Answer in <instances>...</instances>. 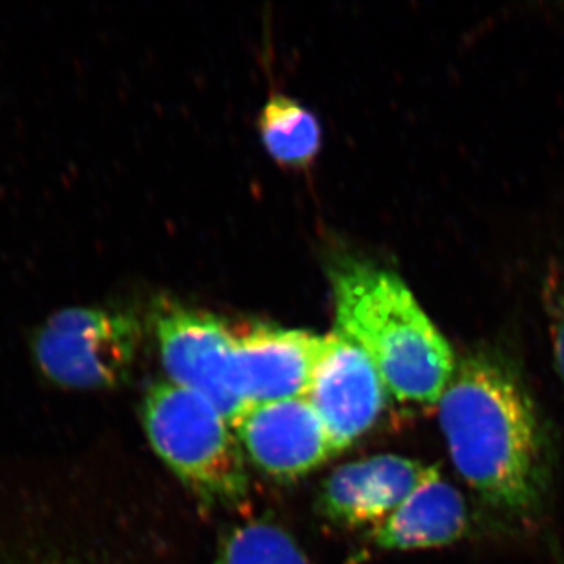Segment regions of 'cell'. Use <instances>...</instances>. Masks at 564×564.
Returning a JSON list of instances; mask_svg holds the SVG:
<instances>
[{
    "label": "cell",
    "instance_id": "1",
    "mask_svg": "<svg viewBox=\"0 0 564 564\" xmlns=\"http://www.w3.org/2000/svg\"><path fill=\"white\" fill-rule=\"evenodd\" d=\"M437 406L464 481L497 510H536L547 488V451L532 399L513 370L485 352L466 356Z\"/></svg>",
    "mask_w": 564,
    "mask_h": 564
},
{
    "label": "cell",
    "instance_id": "2",
    "mask_svg": "<svg viewBox=\"0 0 564 564\" xmlns=\"http://www.w3.org/2000/svg\"><path fill=\"white\" fill-rule=\"evenodd\" d=\"M329 280L337 332L369 355L389 395L404 403H440L454 377V351L404 282L352 256L333 262Z\"/></svg>",
    "mask_w": 564,
    "mask_h": 564
},
{
    "label": "cell",
    "instance_id": "3",
    "mask_svg": "<svg viewBox=\"0 0 564 564\" xmlns=\"http://www.w3.org/2000/svg\"><path fill=\"white\" fill-rule=\"evenodd\" d=\"M141 423L155 454L207 502H239L247 494L245 452L228 419L199 393L166 381L152 384Z\"/></svg>",
    "mask_w": 564,
    "mask_h": 564
},
{
    "label": "cell",
    "instance_id": "4",
    "mask_svg": "<svg viewBox=\"0 0 564 564\" xmlns=\"http://www.w3.org/2000/svg\"><path fill=\"white\" fill-rule=\"evenodd\" d=\"M140 339L135 315L102 307H66L40 326L32 351L41 375L52 384L99 391L124 383Z\"/></svg>",
    "mask_w": 564,
    "mask_h": 564
},
{
    "label": "cell",
    "instance_id": "5",
    "mask_svg": "<svg viewBox=\"0 0 564 564\" xmlns=\"http://www.w3.org/2000/svg\"><path fill=\"white\" fill-rule=\"evenodd\" d=\"M0 564H96L70 525L62 459L0 467Z\"/></svg>",
    "mask_w": 564,
    "mask_h": 564
},
{
    "label": "cell",
    "instance_id": "6",
    "mask_svg": "<svg viewBox=\"0 0 564 564\" xmlns=\"http://www.w3.org/2000/svg\"><path fill=\"white\" fill-rule=\"evenodd\" d=\"M152 328L170 383L199 393L236 426L250 410L240 391L236 328L163 299L152 311Z\"/></svg>",
    "mask_w": 564,
    "mask_h": 564
},
{
    "label": "cell",
    "instance_id": "7",
    "mask_svg": "<svg viewBox=\"0 0 564 564\" xmlns=\"http://www.w3.org/2000/svg\"><path fill=\"white\" fill-rule=\"evenodd\" d=\"M388 395L372 359L355 340L337 329L325 336L306 399L325 425L333 455L372 429Z\"/></svg>",
    "mask_w": 564,
    "mask_h": 564
},
{
    "label": "cell",
    "instance_id": "8",
    "mask_svg": "<svg viewBox=\"0 0 564 564\" xmlns=\"http://www.w3.org/2000/svg\"><path fill=\"white\" fill-rule=\"evenodd\" d=\"M234 430L245 456L282 480L313 473L333 456L325 425L306 397L256 404Z\"/></svg>",
    "mask_w": 564,
    "mask_h": 564
},
{
    "label": "cell",
    "instance_id": "9",
    "mask_svg": "<svg viewBox=\"0 0 564 564\" xmlns=\"http://www.w3.org/2000/svg\"><path fill=\"white\" fill-rule=\"evenodd\" d=\"M234 328L240 391L248 406L306 397L325 336L267 323Z\"/></svg>",
    "mask_w": 564,
    "mask_h": 564
},
{
    "label": "cell",
    "instance_id": "10",
    "mask_svg": "<svg viewBox=\"0 0 564 564\" xmlns=\"http://www.w3.org/2000/svg\"><path fill=\"white\" fill-rule=\"evenodd\" d=\"M432 467L380 455L337 467L322 486V513L344 527H378L429 477Z\"/></svg>",
    "mask_w": 564,
    "mask_h": 564
},
{
    "label": "cell",
    "instance_id": "11",
    "mask_svg": "<svg viewBox=\"0 0 564 564\" xmlns=\"http://www.w3.org/2000/svg\"><path fill=\"white\" fill-rule=\"evenodd\" d=\"M469 527L464 497L436 467L406 500L372 530L384 551H421L455 543Z\"/></svg>",
    "mask_w": 564,
    "mask_h": 564
},
{
    "label": "cell",
    "instance_id": "12",
    "mask_svg": "<svg viewBox=\"0 0 564 564\" xmlns=\"http://www.w3.org/2000/svg\"><path fill=\"white\" fill-rule=\"evenodd\" d=\"M263 147L291 172L313 165L322 150V128L313 111L284 95H273L259 118Z\"/></svg>",
    "mask_w": 564,
    "mask_h": 564
},
{
    "label": "cell",
    "instance_id": "13",
    "mask_svg": "<svg viewBox=\"0 0 564 564\" xmlns=\"http://www.w3.org/2000/svg\"><path fill=\"white\" fill-rule=\"evenodd\" d=\"M215 564H310L295 540L281 527L256 521L225 538Z\"/></svg>",
    "mask_w": 564,
    "mask_h": 564
},
{
    "label": "cell",
    "instance_id": "14",
    "mask_svg": "<svg viewBox=\"0 0 564 564\" xmlns=\"http://www.w3.org/2000/svg\"><path fill=\"white\" fill-rule=\"evenodd\" d=\"M552 345H554V356L556 369L564 383V291L560 293L552 306Z\"/></svg>",
    "mask_w": 564,
    "mask_h": 564
}]
</instances>
